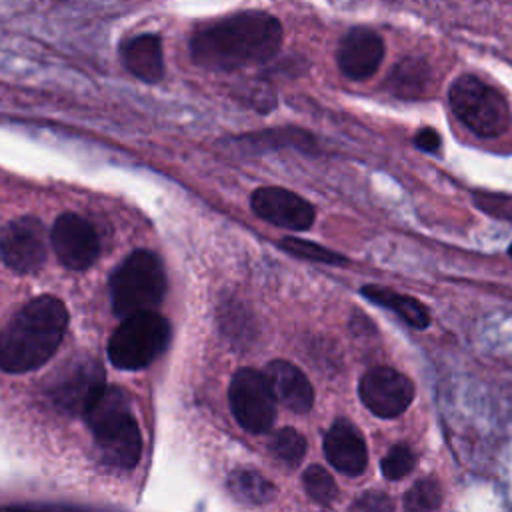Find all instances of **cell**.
Wrapping results in <instances>:
<instances>
[{"mask_svg": "<svg viewBox=\"0 0 512 512\" xmlns=\"http://www.w3.org/2000/svg\"><path fill=\"white\" fill-rule=\"evenodd\" d=\"M264 376L276 396L278 402H282L288 410L304 414L314 404V390L310 380L304 376V372L294 366L288 360H272Z\"/></svg>", "mask_w": 512, "mask_h": 512, "instance_id": "cell-15", "label": "cell"}, {"mask_svg": "<svg viewBox=\"0 0 512 512\" xmlns=\"http://www.w3.org/2000/svg\"><path fill=\"white\" fill-rule=\"evenodd\" d=\"M448 100L452 112L482 138H496L510 124L504 96L472 74H464L452 84Z\"/></svg>", "mask_w": 512, "mask_h": 512, "instance_id": "cell-6", "label": "cell"}, {"mask_svg": "<svg viewBox=\"0 0 512 512\" xmlns=\"http://www.w3.org/2000/svg\"><path fill=\"white\" fill-rule=\"evenodd\" d=\"M430 66L420 58H404L388 78V88L398 98H422L430 84Z\"/></svg>", "mask_w": 512, "mask_h": 512, "instance_id": "cell-18", "label": "cell"}, {"mask_svg": "<svg viewBox=\"0 0 512 512\" xmlns=\"http://www.w3.org/2000/svg\"><path fill=\"white\" fill-rule=\"evenodd\" d=\"M166 294L162 260L150 250L128 254L110 276L112 310L118 318L152 312Z\"/></svg>", "mask_w": 512, "mask_h": 512, "instance_id": "cell-4", "label": "cell"}, {"mask_svg": "<svg viewBox=\"0 0 512 512\" xmlns=\"http://www.w3.org/2000/svg\"><path fill=\"white\" fill-rule=\"evenodd\" d=\"M100 458L114 468H132L142 454V434L126 394L106 386L84 412Z\"/></svg>", "mask_w": 512, "mask_h": 512, "instance_id": "cell-3", "label": "cell"}, {"mask_svg": "<svg viewBox=\"0 0 512 512\" xmlns=\"http://www.w3.org/2000/svg\"><path fill=\"white\" fill-rule=\"evenodd\" d=\"M362 296L368 298L370 302L394 312L396 316H400L408 326L412 328H426L430 324V314L428 310L412 296L406 294H398L390 288L384 286H374V284H366L362 286Z\"/></svg>", "mask_w": 512, "mask_h": 512, "instance_id": "cell-17", "label": "cell"}, {"mask_svg": "<svg viewBox=\"0 0 512 512\" xmlns=\"http://www.w3.org/2000/svg\"><path fill=\"white\" fill-rule=\"evenodd\" d=\"M282 250L290 252L292 256L298 258H306V260H314V262H322V264H346V258L330 248H324L316 242L310 240H302V238H294V236H286L280 242Z\"/></svg>", "mask_w": 512, "mask_h": 512, "instance_id": "cell-22", "label": "cell"}, {"mask_svg": "<svg viewBox=\"0 0 512 512\" xmlns=\"http://www.w3.org/2000/svg\"><path fill=\"white\" fill-rule=\"evenodd\" d=\"M442 502L440 484L434 478H422L404 496V512H436Z\"/></svg>", "mask_w": 512, "mask_h": 512, "instance_id": "cell-20", "label": "cell"}, {"mask_svg": "<svg viewBox=\"0 0 512 512\" xmlns=\"http://www.w3.org/2000/svg\"><path fill=\"white\" fill-rule=\"evenodd\" d=\"M228 490L234 500L246 506H260L274 498V486L256 470H234L228 476Z\"/></svg>", "mask_w": 512, "mask_h": 512, "instance_id": "cell-19", "label": "cell"}, {"mask_svg": "<svg viewBox=\"0 0 512 512\" xmlns=\"http://www.w3.org/2000/svg\"><path fill=\"white\" fill-rule=\"evenodd\" d=\"M120 54L126 70L142 82H158L164 76L162 40L158 34H140L126 40Z\"/></svg>", "mask_w": 512, "mask_h": 512, "instance_id": "cell-16", "label": "cell"}, {"mask_svg": "<svg viewBox=\"0 0 512 512\" xmlns=\"http://www.w3.org/2000/svg\"><path fill=\"white\" fill-rule=\"evenodd\" d=\"M384 56V44L382 38L366 28V26H356L348 30L336 52L338 66L344 76L352 80H364L376 72Z\"/></svg>", "mask_w": 512, "mask_h": 512, "instance_id": "cell-13", "label": "cell"}, {"mask_svg": "<svg viewBox=\"0 0 512 512\" xmlns=\"http://www.w3.org/2000/svg\"><path fill=\"white\" fill-rule=\"evenodd\" d=\"M414 144L424 150V152H438L440 148V136L436 130L432 128H422L416 136H414Z\"/></svg>", "mask_w": 512, "mask_h": 512, "instance_id": "cell-28", "label": "cell"}, {"mask_svg": "<svg viewBox=\"0 0 512 512\" xmlns=\"http://www.w3.org/2000/svg\"><path fill=\"white\" fill-rule=\"evenodd\" d=\"M302 484L306 494L318 502V504H332L338 496V486L334 482V478L322 468V466H310L306 468L304 476H302Z\"/></svg>", "mask_w": 512, "mask_h": 512, "instance_id": "cell-23", "label": "cell"}, {"mask_svg": "<svg viewBox=\"0 0 512 512\" xmlns=\"http://www.w3.org/2000/svg\"><path fill=\"white\" fill-rule=\"evenodd\" d=\"M102 364L88 354H78L62 362L44 382L48 400L66 414H82L106 388Z\"/></svg>", "mask_w": 512, "mask_h": 512, "instance_id": "cell-7", "label": "cell"}, {"mask_svg": "<svg viewBox=\"0 0 512 512\" xmlns=\"http://www.w3.org/2000/svg\"><path fill=\"white\" fill-rule=\"evenodd\" d=\"M324 454L328 462L348 474L358 476L368 464V450L362 434L348 420H336L324 436Z\"/></svg>", "mask_w": 512, "mask_h": 512, "instance_id": "cell-14", "label": "cell"}, {"mask_svg": "<svg viewBox=\"0 0 512 512\" xmlns=\"http://www.w3.org/2000/svg\"><path fill=\"white\" fill-rule=\"evenodd\" d=\"M68 310L56 296H38L24 304L0 330V370L10 374L44 366L62 344Z\"/></svg>", "mask_w": 512, "mask_h": 512, "instance_id": "cell-2", "label": "cell"}, {"mask_svg": "<svg viewBox=\"0 0 512 512\" xmlns=\"http://www.w3.org/2000/svg\"><path fill=\"white\" fill-rule=\"evenodd\" d=\"M414 464H416L414 452L406 444H396L382 458L380 468L388 480H400L414 468Z\"/></svg>", "mask_w": 512, "mask_h": 512, "instance_id": "cell-24", "label": "cell"}, {"mask_svg": "<svg viewBox=\"0 0 512 512\" xmlns=\"http://www.w3.org/2000/svg\"><path fill=\"white\" fill-rule=\"evenodd\" d=\"M508 252H510V256H512V244H510V248H508Z\"/></svg>", "mask_w": 512, "mask_h": 512, "instance_id": "cell-29", "label": "cell"}, {"mask_svg": "<svg viewBox=\"0 0 512 512\" xmlns=\"http://www.w3.org/2000/svg\"><path fill=\"white\" fill-rule=\"evenodd\" d=\"M476 204L498 218H508L512 220V198L506 196H490V194H476Z\"/></svg>", "mask_w": 512, "mask_h": 512, "instance_id": "cell-27", "label": "cell"}, {"mask_svg": "<svg viewBox=\"0 0 512 512\" xmlns=\"http://www.w3.org/2000/svg\"><path fill=\"white\" fill-rule=\"evenodd\" d=\"M348 512H394L392 502L382 492H364L354 500Z\"/></svg>", "mask_w": 512, "mask_h": 512, "instance_id": "cell-26", "label": "cell"}, {"mask_svg": "<svg viewBox=\"0 0 512 512\" xmlns=\"http://www.w3.org/2000/svg\"><path fill=\"white\" fill-rule=\"evenodd\" d=\"M0 258L20 274L36 272L46 262V230L42 220L20 216L0 230Z\"/></svg>", "mask_w": 512, "mask_h": 512, "instance_id": "cell-9", "label": "cell"}, {"mask_svg": "<svg viewBox=\"0 0 512 512\" xmlns=\"http://www.w3.org/2000/svg\"><path fill=\"white\" fill-rule=\"evenodd\" d=\"M358 392L364 406L380 418L402 414L414 398L412 382L402 372L388 366L370 368L362 376Z\"/></svg>", "mask_w": 512, "mask_h": 512, "instance_id": "cell-11", "label": "cell"}, {"mask_svg": "<svg viewBox=\"0 0 512 512\" xmlns=\"http://www.w3.org/2000/svg\"><path fill=\"white\" fill-rule=\"evenodd\" d=\"M0 512H116L108 508L96 506H80V504H54V502H40V504H18V506H2Z\"/></svg>", "mask_w": 512, "mask_h": 512, "instance_id": "cell-25", "label": "cell"}, {"mask_svg": "<svg viewBox=\"0 0 512 512\" xmlns=\"http://www.w3.org/2000/svg\"><path fill=\"white\" fill-rule=\"evenodd\" d=\"M250 204L262 220L290 230H308L316 216L308 200L280 186L256 188Z\"/></svg>", "mask_w": 512, "mask_h": 512, "instance_id": "cell-12", "label": "cell"}, {"mask_svg": "<svg viewBox=\"0 0 512 512\" xmlns=\"http://www.w3.org/2000/svg\"><path fill=\"white\" fill-rule=\"evenodd\" d=\"M280 42L282 26L272 14L246 10L200 26L192 34L190 54L202 68L232 72L270 60Z\"/></svg>", "mask_w": 512, "mask_h": 512, "instance_id": "cell-1", "label": "cell"}, {"mask_svg": "<svg viewBox=\"0 0 512 512\" xmlns=\"http://www.w3.org/2000/svg\"><path fill=\"white\" fill-rule=\"evenodd\" d=\"M272 454L288 466H296L306 454V440L294 428H280L270 440Z\"/></svg>", "mask_w": 512, "mask_h": 512, "instance_id": "cell-21", "label": "cell"}, {"mask_svg": "<svg viewBox=\"0 0 512 512\" xmlns=\"http://www.w3.org/2000/svg\"><path fill=\"white\" fill-rule=\"evenodd\" d=\"M230 408L238 424L252 432L262 434L270 430L276 418V396L264 376L254 368H240L228 388Z\"/></svg>", "mask_w": 512, "mask_h": 512, "instance_id": "cell-8", "label": "cell"}, {"mask_svg": "<svg viewBox=\"0 0 512 512\" xmlns=\"http://www.w3.org/2000/svg\"><path fill=\"white\" fill-rule=\"evenodd\" d=\"M50 240L58 260L70 270L90 268L100 254V240L94 226L74 212L60 214L54 220Z\"/></svg>", "mask_w": 512, "mask_h": 512, "instance_id": "cell-10", "label": "cell"}, {"mask_svg": "<svg viewBox=\"0 0 512 512\" xmlns=\"http://www.w3.org/2000/svg\"><path fill=\"white\" fill-rule=\"evenodd\" d=\"M170 342V322L158 312L124 318L108 340V358L120 370H140L152 364Z\"/></svg>", "mask_w": 512, "mask_h": 512, "instance_id": "cell-5", "label": "cell"}]
</instances>
